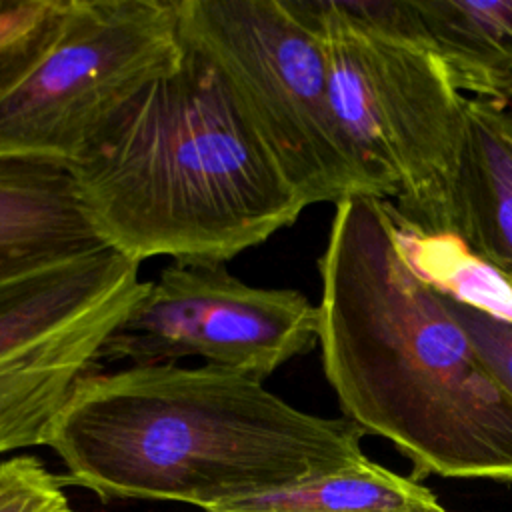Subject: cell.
Listing matches in <instances>:
<instances>
[{"label":"cell","mask_w":512,"mask_h":512,"mask_svg":"<svg viewBox=\"0 0 512 512\" xmlns=\"http://www.w3.org/2000/svg\"><path fill=\"white\" fill-rule=\"evenodd\" d=\"M68 170L98 236L138 264H226L306 208L218 70L186 42L178 66Z\"/></svg>","instance_id":"cell-3"},{"label":"cell","mask_w":512,"mask_h":512,"mask_svg":"<svg viewBox=\"0 0 512 512\" xmlns=\"http://www.w3.org/2000/svg\"><path fill=\"white\" fill-rule=\"evenodd\" d=\"M64 0H0V98L52 42Z\"/></svg>","instance_id":"cell-13"},{"label":"cell","mask_w":512,"mask_h":512,"mask_svg":"<svg viewBox=\"0 0 512 512\" xmlns=\"http://www.w3.org/2000/svg\"><path fill=\"white\" fill-rule=\"evenodd\" d=\"M182 52L176 0H64L52 42L0 98V158L70 168Z\"/></svg>","instance_id":"cell-6"},{"label":"cell","mask_w":512,"mask_h":512,"mask_svg":"<svg viewBox=\"0 0 512 512\" xmlns=\"http://www.w3.org/2000/svg\"><path fill=\"white\" fill-rule=\"evenodd\" d=\"M176 10L182 40L218 70L306 206L370 196L300 0H176Z\"/></svg>","instance_id":"cell-5"},{"label":"cell","mask_w":512,"mask_h":512,"mask_svg":"<svg viewBox=\"0 0 512 512\" xmlns=\"http://www.w3.org/2000/svg\"><path fill=\"white\" fill-rule=\"evenodd\" d=\"M424 48L456 92L512 100V0H414Z\"/></svg>","instance_id":"cell-11"},{"label":"cell","mask_w":512,"mask_h":512,"mask_svg":"<svg viewBox=\"0 0 512 512\" xmlns=\"http://www.w3.org/2000/svg\"><path fill=\"white\" fill-rule=\"evenodd\" d=\"M406 228L374 196L336 204L318 260V344L344 418L390 440L412 478L512 482V392L412 260Z\"/></svg>","instance_id":"cell-1"},{"label":"cell","mask_w":512,"mask_h":512,"mask_svg":"<svg viewBox=\"0 0 512 512\" xmlns=\"http://www.w3.org/2000/svg\"><path fill=\"white\" fill-rule=\"evenodd\" d=\"M452 236L502 280L512 278V110L464 96Z\"/></svg>","instance_id":"cell-10"},{"label":"cell","mask_w":512,"mask_h":512,"mask_svg":"<svg viewBox=\"0 0 512 512\" xmlns=\"http://www.w3.org/2000/svg\"><path fill=\"white\" fill-rule=\"evenodd\" d=\"M212 512H448L412 476L372 460L360 466L252 496Z\"/></svg>","instance_id":"cell-12"},{"label":"cell","mask_w":512,"mask_h":512,"mask_svg":"<svg viewBox=\"0 0 512 512\" xmlns=\"http://www.w3.org/2000/svg\"><path fill=\"white\" fill-rule=\"evenodd\" d=\"M446 304L466 330L474 348L512 392V320L446 290Z\"/></svg>","instance_id":"cell-15"},{"label":"cell","mask_w":512,"mask_h":512,"mask_svg":"<svg viewBox=\"0 0 512 512\" xmlns=\"http://www.w3.org/2000/svg\"><path fill=\"white\" fill-rule=\"evenodd\" d=\"M140 264L104 246L0 282V454L46 446L102 348L146 288Z\"/></svg>","instance_id":"cell-7"},{"label":"cell","mask_w":512,"mask_h":512,"mask_svg":"<svg viewBox=\"0 0 512 512\" xmlns=\"http://www.w3.org/2000/svg\"><path fill=\"white\" fill-rule=\"evenodd\" d=\"M364 430L302 412L264 382L208 366L98 370L48 444L66 482L100 500H164L212 512L360 466Z\"/></svg>","instance_id":"cell-2"},{"label":"cell","mask_w":512,"mask_h":512,"mask_svg":"<svg viewBox=\"0 0 512 512\" xmlns=\"http://www.w3.org/2000/svg\"><path fill=\"white\" fill-rule=\"evenodd\" d=\"M328 64L338 126L368 184L406 230L452 236L464 96L438 58L344 20L334 0H300Z\"/></svg>","instance_id":"cell-4"},{"label":"cell","mask_w":512,"mask_h":512,"mask_svg":"<svg viewBox=\"0 0 512 512\" xmlns=\"http://www.w3.org/2000/svg\"><path fill=\"white\" fill-rule=\"evenodd\" d=\"M64 482L36 456L0 460V512H72Z\"/></svg>","instance_id":"cell-14"},{"label":"cell","mask_w":512,"mask_h":512,"mask_svg":"<svg viewBox=\"0 0 512 512\" xmlns=\"http://www.w3.org/2000/svg\"><path fill=\"white\" fill-rule=\"evenodd\" d=\"M504 282H506V286H508V290H510V292H512V278H506V280H504Z\"/></svg>","instance_id":"cell-16"},{"label":"cell","mask_w":512,"mask_h":512,"mask_svg":"<svg viewBox=\"0 0 512 512\" xmlns=\"http://www.w3.org/2000/svg\"><path fill=\"white\" fill-rule=\"evenodd\" d=\"M104 246L68 168L0 158V282Z\"/></svg>","instance_id":"cell-9"},{"label":"cell","mask_w":512,"mask_h":512,"mask_svg":"<svg viewBox=\"0 0 512 512\" xmlns=\"http://www.w3.org/2000/svg\"><path fill=\"white\" fill-rule=\"evenodd\" d=\"M320 312L292 288H260L222 262H176L144 292L108 336L102 362L202 366L264 382L318 342Z\"/></svg>","instance_id":"cell-8"}]
</instances>
